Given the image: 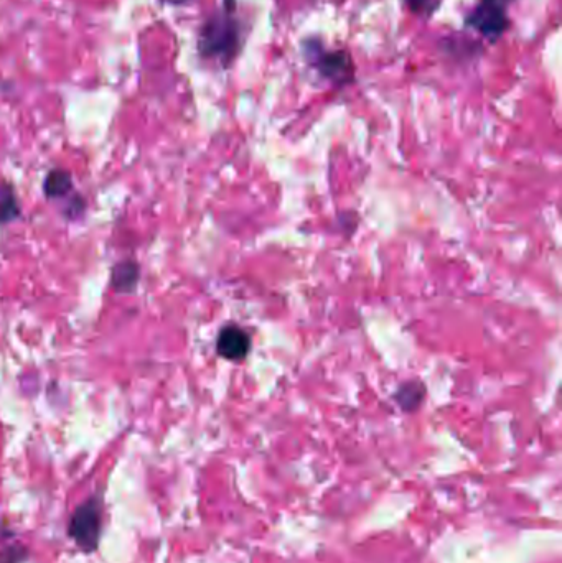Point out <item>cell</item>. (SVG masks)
<instances>
[{
	"label": "cell",
	"instance_id": "3957f363",
	"mask_svg": "<svg viewBox=\"0 0 562 563\" xmlns=\"http://www.w3.org/2000/svg\"><path fill=\"white\" fill-rule=\"evenodd\" d=\"M103 499L89 496L85 503L78 504L68 522V537L83 554L91 555L99 549L103 537Z\"/></svg>",
	"mask_w": 562,
	"mask_h": 563
},
{
	"label": "cell",
	"instance_id": "5b68a950",
	"mask_svg": "<svg viewBox=\"0 0 562 563\" xmlns=\"http://www.w3.org/2000/svg\"><path fill=\"white\" fill-rule=\"evenodd\" d=\"M251 348H253V338L249 335V331L236 323L223 326L216 336V354L231 363L244 361L251 353Z\"/></svg>",
	"mask_w": 562,
	"mask_h": 563
},
{
	"label": "cell",
	"instance_id": "ba28073f",
	"mask_svg": "<svg viewBox=\"0 0 562 563\" xmlns=\"http://www.w3.org/2000/svg\"><path fill=\"white\" fill-rule=\"evenodd\" d=\"M426 397V386L421 381H408L399 386L394 394V401L403 412H416L421 407Z\"/></svg>",
	"mask_w": 562,
	"mask_h": 563
},
{
	"label": "cell",
	"instance_id": "277c9868",
	"mask_svg": "<svg viewBox=\"0 0 562 563\" xmlns=\"http://www.w3.org/2000/svg\"><path fill=\"white\" fill-rule=\"evenodd\" d=\"M515 0H480L465 17V25L480 33L488 42H498L510 28L508 9Z\"/></svg>",
	"mask_w": 562,
	"mask_h": 563
},
{
	"label": "cell",
	"instance_id": "8992f818",
	"mask_svg": "<svg viewBox=\"0 0 562 563\" xmlns=\"http://www.w3.org/2000/svg\"><path fill=\"white\" fill-rule=\"evenodd\" d=\"M141 282V266L137 261L124 259V261L114 264L111 270V287L114 292L122 295L134 294L137 285Z\"/></svg>",
	"mask_w": 562,
	"mask_h": 563
},
{
	"label": "cell",
	"instance_id": "6da1fadb",
	"mask_svg": "<svg viewBox=\"0 0 562 563\" xmlns=\"http://www.w3.org/2000/svg\"><path fill=\"white\" fill-rule=\"evenodd\" d=\"M246 25L236 15V0H223L221 9L208 15L198 33L197 50L202 60L230 68L243 52Z\"/></svg>",
	"mask_w": 562,
	"mask_h": 563
},
{
	"label": "cell",
	"instance_id": "52a82bcc",
	"mask_svg": "<svg viewBox=\"0 0 562 563\" xmlns=\"http://www.w3.org/2000/svg\"><path fill=\"white\" fill-rule=\"evenodd\" d=\"M75 191L71 173L65 168H53L43 180V195L47 200H61Z\"/></svg>",
	"mask_w": 562,
	"mask_h": 563
},
{
	"label": "cell",
	"instance_id": "8fae6325",
	"mask_svg": "<svg viewBox=\"0 0 562 563\" xmlns=\"http://www.w3.org/2000/svg\"><path fill=\"white\" fill-rule=\"evenodd\" d=\"M403 2L414 15L424 19L432 17L441 7V0H403Z\"/></svg>",
	"mask_w": 562,
	"mask_h": 563
},
{
	"label": "cell",
	"instance_id": "9c48e42d",
	"mask_svg": "<svg viewBox=\"0 0 562 563\" xmlns=\"http://www.w3.org/2000/svg\"><path fill=\"white\" fill-rule=\"evenodd\" d=\"M22 215L19 198L10 183H0V226L14 223Z\"/></svg>",
	"mask_w": 562,
	"mask_h": 563
},
{
	"label": "cell",
	"instance_id": "7a4b0ae2",
	"mask_svg": "<svg viewBox=\"0 0 562 563\" xmlns=\"http://www.w3.org/2000/svg\"><path fill=\"white\" fill-rule=\"evenodd\" d=\"M300 47L305 63L328 83L343 88L355 81V63L347 50H330L322 40L312 37L304 40Z\"/></svg>",
	"mask_w": 562,
	"mask_h": 563
},
{
	"label": "cell",
	"instance_id": "30bf717a",
	"mask_svg": "<svg viewBox=\"0 0 562 563\" xmlns=\"http://www.w3.org/2000/svg\"><path fill=\"white\" fill-rule=\"evenodd\" d=\"M30 559V552L24 544L5 545L0 549V563H25Z\"/></svg>",
	"mask_w": 562,
	"mask_h": 563
},
{
	"label": "cell",
	"instance_id": "4fadbf2b",
	"mask_svg": "<svg viewBox=\"0 0 562 563\" xmlns=\"http://www.w3.org/2000/svg\"><path fill=\"white\" fill-rule=\"evenodd\" d=\"M162 2H165V4H170V5H183V4H187V2H190V0H162Z\"/></svg>",
	"mask_w": 562,
	"mask_h": 563
},
{
	"label": "cell",
	"instance_id": "7c38bea8",
	"mask_svg": "<svg viewBox=\"0 0 562 563\" xmlns=\"http://www.w3.org/2000/svg\"><path fill=\"white\" fill-rule=\"evenodd\" d=\"M86 200L85 196L80 195V193H71L70 200H68V205L65 208V216L68 219H80L85 216L86 213Z\"/></svg>",
	"mask_w": 562,
	"mask_h": 563
}]
</instances>
